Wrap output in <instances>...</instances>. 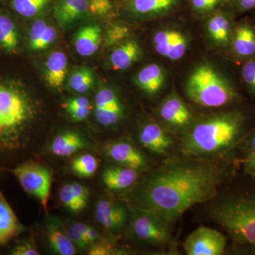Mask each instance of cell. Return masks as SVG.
Here are the masks:
<instances>
[{
    "mask_svg": "<svg viewBox=\"0 0 255 255\" xmlns=\"http://www.w3.org/2000/svg\"><path fill=\"white\" fill-rule=\"evenodd\" d=\"M224 177L219 164L204 159L172 161L144 181L135 208L155 213L171 224L193 206L214 198Z\"/></svg>",
    "mask_w": 255,
    "mask_h": 255,
    "instance_id": "6da1fadb",
    "label": "cell"
},
{
    "mask_svg": "<svg viewBox=\"0 0 255 255\" xmlns=\"http://www.w3.org/2000/svg\"><path fill=\"white\" fill-rule=\"evenodd\" d=\"M38 103L26 89L0 82V159L15 158L31 145Z\"/></svg>",
    "mask_w": 255,
    "mask_h": 255,
    "instance_id": "7a4b0ae2",
    "label": "cell"
},
{
    "mask_svg": "<svg viewBox=\"0 0 255 255\" xmlns=\"http://www.w3.org/2000/svg\"><path fill=\"white\" fill-rule=\"evenodd\" d=\"M244 119L238 112L214 116L196 124L183 138L184 155L206 159L223 153L241 135Z\"/></svg>",
    "mask_w": 255,
    "mask_h": 255,
    "instance_id": "3957f363",
    "label": "cell"
},
{
    "mask_svg": "<svg viewBox=\"0 0 255 255\" xmlns=\"http://www.w3.org/2000/svg\"><path fill=\"white\" fill-rule=\"evenodd\" d=\"M210 216L236 244L255 253V191L223 198Z\"/></svg>",
    "mask_w": 255,
    "mask_h": 255,
    "instance_id": "277c9868",
    "label": "cell"
},
{
    "mask_svg": "<svg viewBox=\"0 0 255 255\" xmlns=\"http://www.w3.org/2000/svg\"><path fill=\"white\" fill-rule=\"evenodd\" d=\"M185 92L189 100L201 107L215 108L228 105L236 97L228 80L212 67H196L188 78Z\"/></svg>",
    "mask_w": 255,
    "mask_h": 255,
    "instance_id": "5b68a950",
    "label": "cell"
},
{
    "mask_svg": "<svg viewBox=\"0 0 255 255\" xmlns=\"http://www.w3.org/2000/svg\"><path fill=\"white\" fill-rule=\"evenodd\" d=\"M10 171L23 191L36 197L47 212L52 185L50 169L38 162L27 161L18 164Z\"/></svg>",
    "mask_w": 255,
    "mask_h": 255,
    "instance_id": "8992f818",
    "label": "cell"
},
{
    "mask_svg": "<svg viewBox=\"0 0 255 255\" xmlns=\"http://www.w3.org/2000/svg\"><path fill=\"white\" fill-rule=\"evenodd\" d=\"M132 236L137 241L151 245L161 246L169 241V224L155 213L135 209L130 223Z\"/></svg>",
    "mask_w": 255,
    "mask_h": 255,
    "instance_id": "52a82bcc",
    "label": "cell"
},
{
    "mask_svg": "<svg viewBox=\"0 0 255 255\" xmlns=\"http://www.w3.org/2000/svg\"><path fill=\"white\" fill-rule=\"evenodd\" d=\"M226 241L219 231L203 226L191 233L183 246L188 255H221L226 250Z\"/></svg>",
    "mask_w": 255,
    "mask_h": 255,
    "instance_id": "ba28073f",
    "label": "cell"
},
{
    "mask_svg": "<svg viewBox=\"0 0 255 255\" xmlns=\"http://www.w3.org/2000/svg\"><path fill=\"white\" fill-rule=\"evenodd\" d=\"M95 219L109 232L122 231L128 219L127 210L123 206L107 199H100L95 208Z\"/></svg>",
    "mask_w": 255,
    "mask_h": 255,
    "instance_id": "9c48e42d",
    "label": "cell"
},
{
    "mask_svg": "<svg viewBox=\"0 0 255 255\" xmlns=\"http://www.w3.org/2000/svg\"><path fill=\"white\" fill-rule=\"evenodd\" d=\"M153 40L156 51L169 60L180 59L187 50V37L176 30L159 31L155 33Z\"/></svg>",
    "mask_w": 255,
    "mask_h": 255,
    "instance_id": "30bf717a",
    "label": "cell"
},
{
    "mask_svg": "<svg viewBox=\"0 0 255 255\" xmlns=\"http://www.w3.org/2000/svg\"><path fill=\"white\" fill-rule=\"evenodd\" d=\"M107 155L119 165L130 167L136 170L145 168L147 162L141 152L129 142H112L107 149Z\"/></svg>",
    "mask_w": 255,
    "mask_h": 255,
    "instance_id": "8fae6325",
    "label": "cell"
},
{
    "mask_svg": "<svg viewBox=\"0 0 255 255\" xmlns=\"http://www.w3.org/2000/svg\"><path fill=\"white\" fill-rule=\"evenodd\" d=\"M161 118L172 127L184 128L189 125L191 114L187 106L177 95H169L159 109Z\"/></svg>",
    "mask_w": 255,
    "mask_h": 255,
    "instance_id": "7c38bea8",
    "label": "cell"
},
{
    "mask_svg": "<svg viewBox=\"0 0 255 255\" xmlns=\"http://www.w3.org/2000/svg\"><path fill=\"white\" fill-rule=\"evenodd\" d=\"M88 0H58L53 15L60 27H68L83 18L88 12Z\"/></svg>",
    "mask_w": 255,
    "mask_h": 255,
    "instance_id": "4fadbf2b",
    "label": "cell"
},
{
    "mask_svg": "<svg viewBox=\"0 0 255 255\" xmlns=\"http://www.w3.org/2000/svg\"><path fill=\"white\" fill-rule=\"evenodd\" d=\"M139 140L145 148L157 154H164L172 145L170 136L158 124H147L139 132Z\"/></svg>",
    "mask_w": 255,
    "mask_h": 255,
    "instance_id": "5bb4252c",
    "label": "cell"
},
{
    "mask_svg": "<svg viewBox=\"0 0 255 255\" xmlns=\"http://www.w3.org/2000/svg\"><path fill=\"white\" fill-rule=\"evenodd\" d=\"M24 231L11 206L0 191V247Z\"/></svg>",
    "mask_w": 255,
    "mask_h": 255,
    "instance_id": "9a60e30c",
    "label": "cell"
},
{
    "mask_svg": "<svg viewBox=\"0 0 255 255\" xmlns=\"http://www.w3.org/2000/svg\"><path fill=\"white\" fill-rule=\"evenodd\" d=\"M138 177L135 169L124 166H110L104 170L102 181L106 187L112 191L124 190L132 186Z\"/></svg>",
    "mask_w": 255,
    "mask_h": 255,
    "instance_id": "2e32d148",
    "label": "cell"
},
{
    "mask_svg": "<svg viewBox=\"0 0 255 255\" xmlns=\"http://www.w3.org/2000/svg\"><path fill=\"white\" fill-rule=\"evenodd\" d=\"M102 43V29L97 24L82 26L75 36V48L77 53L82 56L95 54Z\"/></svg>",
    "mask_w": 255,
    "mask_h": 255,
    "instance_id": "e0dca14e",
    "label": "cell"
},
{
    "mask_svg": "<svg viewBox=\"0 0 255 255\" xmlns=\"http://www.w3.org/2000/svg\"><path fill=\"white\" fill-rule=\"evenodd\" d=\"M68 73V58L61 51H54L48 56L45 68V79L50 88L60 90Z\"/></svg>",
    "mask_w": 255,
    "mask_h": 255,
    "instance_id": "ac0fdd59",
    "label": "cell"
},
{
    "mask_svg": "<svg viewBox=\"0 0 255 255\" xmlns=\"http://www.w3.org/2000/svg\"><path fill=\"white\" fill-rule=\"evenodd\" d=\"M85 145L83 137L78 132L66 130L60 132L53 138L50 150L53 155L67 157L76 153Z\"/></svg>",
    "mask_w": 255,
    "mask_h": 255,
    "instance_id": "d6986e66",
    "label": "cell"
},
{
    "mask_svg": "<svg viewBox=\"0 0 255 255\" xmlns=\"http://www.w3.org/2000/svg\"><path fill=\"white\" fill-rule=\"evenodd\" d=\"M141 49L133 40L124 42L112 52L110 64L114 70H124L140 59Z\"/></svg>",
    "mask_w": 255,
    "mask_h": 255,
    "instance_id": "ffe728a7",
    "label": "cell"
},
{
    "mask_svg": "<svg viewBox=\"0 0 255 255\" xmlns=\"http://www.w3.org/2000/svg\"><path fill=\"white\" fill-rule=\"evenodd\" d=\"M165 75L158 65L150 64L137 73L135 83L139 88L148 95H155L160 91L164 83Z\"/></svg>",
    "mask_w": 255,
    "mask_h": 255,
    "instance_id": "44dd1931",
    "label": "cell"
},
{
    "mask_svg": "<svg viewBox=\"0 0 255 255\" xmlns=\"http://www.w3.org/2000/svg\"><path fill=\"white\" fill-rule=\"evenodd\" d=\"M235 53L242 58H249L255 54V30L248 23L236 28L233 38Z\"/></svg>",
    "mask_w": 255,
    "mask_h": 255,
    "instance_id": "7402d4cb",
    "label": "cell"
},
{
    "mask_svg": "<svg viewBox=\"0 0 255 255\" xmlns=\"http://www.w3.org/2000/svg\"><path fill=\"white\" fill-rule=\"evenodd\" d=\"M47 237L50 248L56 254L74 255L76 253V246L69 239L62 227L56 223H50L47 227Z\"/></svg>",
    "mask_w": 255,
    "mask_h": 255,
    "instance_id": "603a6c76",
    "label": "cell"
},
{
    "mask_svg": "<svg viewBox=\"0 0 255 255\" xmlns=\"http://www.w3.org/2000/svg\"><path fill=\"white\" fill-rule=\"evenodd\" d=\"M210 36L219 44L226 45L231 41V23L223 14H217L209 20L207 25Z\"/></svg>",
    "mask_w": 255,
    "mask_h": 255,
    "instance_id": "cb8c5ba5",
    "label": "cell"
},
{
    "mask_svg": "<svg viewBox=\"0 0 255 255\" xmlns=\"http://www.w3.org/2000/svg\"><path fill=\"white\" fill-rule=\"evenodd\" d=\"M18 43V33L12 20L0 16V46L8 53H14Z\"/></svg>",
    "mask_w": 255,
    "mask_h": 255,
    "instance_id": "d4e9b609",
    "label": "cell"
},
{
    "mask_svg": "<svg viewBox=\"0 0 255 255\" xmlns=\"http://www.w3.org/2000/svg\"><path fill=\"white\" fill-rule=\"evenodd\" d=\"M95 78L88 68H80L74 70L68 79L70 90L79 94L86 93L93 87Z\"/></svg>",
    "mask_w": 255,
    "mask_h": 255,
    "instance_id": "484cf974",
    "label": "cell"
},
{
    "mask_svg": "<svg viewBox=\"0 0 255 255\" xmlns=\"http://www.w3.org/2000/svg\"><path fill=\"white\" fill-rule=\"evenodd\" d=\"M178 0H132V8L141 14H153L164 12L173 7Z\"/></svg>",
    "mask_w": 255,
    "mask_h": 255,
    "instance_id": "4316f807",
    "label": "cell"
},
{
    "mask_svg": "<svg viewBox=\"0 0 255 255\" xmlns=\"http://www.w3.org/2000/svg\"><path fill=\"white\" fill-rule=\"evenodd\" d=\"M98 166V160L95 156L85 154L74 159L71 169L74 173L80 177H90L97 172Z\"/></svg>",
    "mask_w": 255,
    "mask_h": 255,
    "instance_id": "83f0119b",
    "label": "cell"
},
{
    "mask_svg": "<svg viewBox=\"0 0 255 255\" xmlns=\"http://www.w3.org/2000/svg\"><path fill=\"white\" fill-rule=\"evenodd\" d=\"M51 0H13L12 6L18 14L33 17L39 14Z\"/></svg>",
    "mask_w": 255,
    "mask_h": 255,
    "instance_id": "f1b7e54d",
    "label": "cell"
},
{
    "mask_svg": "<svg viewBox=\"0 0 255 255\" xmlns=\"http://www.w3.org/2000/svg\"><path fill=\"white\" fill-rule=\"evenodd\" d=\"M124 114L123 107L95 108V115L101 125L110 127L115 125L122 119Z\"/></svg>",
    "mask_w": 255,
    "mask_h": 255,
    "instance_id": "f546056e",
    "label": "cell"
},
{
    "mask_svg": "<svg viewBox=\"0 0 255 255\" xmlns=\"http://www.w3.org/2000/svg\"><path fill=\"white\" fill-rule=\"evenodd\" d=\"M95 108L122 107L118 96L110 88L101 89L95 97Z\"/></svg>",
    "mask_w": 255,
    "mask_h": 255,
    "instance_id": "4dcf8cb0",
    "label": "cell"
},
{
    "mask_svg": "<svg viewBox=\"0 0 255 255\" xmlns=\"http://www.w3.org/2000/svg\"><path fill=\"white\" fill-rule=\"evenodd\" d=\"M60 200L65 207L69 211L73 213H79L83 210L77 199L76 196L74 194L71 184H66L60 189L59 193Z\"/></svg>",
    "mask_w": 255,
    "mask_h": 255,
    "instance_id": "1f68e13d",
    "label": "cell"
},
{
    "mask_svg": "<svg viewBox=\"0 0 255 255\" xmlns=\"http://www.w3.org/2000/svg\"><path fill=\"white\" fill-rule=\"evenodd\" d=\"M129 30L124 25L115 24L107 30L105 36V46L111 47L119 44L128 36Z\"/></svg>",
    "mask_w": 255,
    "mask_h": 255,
    "instance_id": "d6a6232c",
    "label": "cell"
},
{
    "mask_svg": "<svg viewBox=\"0 0 255 255\" xmlns=\"http://www.w3.org/2000/svg\"><path fill=\"white\" fill-rule=\"evenodd\" d=\"M242 78L250 90L255 95V59L248 60L242 68Z\"/></svg>",
    "mask_w": 255,
    "mask_h": 255,
    "instance_id": "836d02e7",
    "label": "cell"
},
{
    "mask_svg": "<svg viewBox=\"0 0 255 255\" xmlns=\"http://www.w3.org/2000/svg\"><path fill=\"white\" fill-rule=\"evenodd\" d=\"M75 229L78 230L79 232L81 233L82 236L86 238L87 241L90 243V244H94L97 242L103 241L104 239L100 236V233L97 232V230L95 228L85 224V223L76 222L72 224Z\"/></svg>",
    "mask_w": 255,
    "mask_h": 255,
    "instance_id": "e575fe53",
    "label": "cell"
},
{
    "mask_svg": "<svg viewBox=\"0 0 255 255\" xmlns=\"http://www.w3.org/2000/svg\"><path fill=\"white\" fill-rule=\"evenodd\" d=\"M88 12L94 16H104L112 9L110 0H88Z\"/></svg>",
    "mask_w": 255,
    "mask_h": 255,
    "instance_id": "d590c367",
    "label": "cell"
},
{
    "mask_svg": "<svg viewBox=\"0 0 255 255\" xmlns=\"http://www.w3.org/2000/svg\"><path fill=\"white\" fill-rule=\"evenodd\" d=\"M47 26L48 24L46 21L42 19L36 20L32 24L30 28L29 37H28V44L31 50H33V47L36 46L37 42L39 41Z\"/></svg>",
    "mask_w": 255,
    "mask_h": 255,
    "instance_id": "8d00e7d4",
    "label": "cell"
},
{
    "mask_svg": "<svg viewBox=\"0 0 255 255\" xmlns=\"http://www.w3.org/2000/svg\"><path fill=\"white\" fill-rule=\"evenodd\" d=\"M64 232L67 235L69 239L73 242L75 246L79 247L81 249L90 248L91 245L90 244L86 238L79 232L78 230L75 229L72 225L69 226H63Z\"/></svg>",
    "mask_w": 255,
    "mask_h": 255,
    "instance_id": "74e56055",
    "label": "cell"
},
{
    "mask_svg": "<svg viewBox=\"0 0 255 255\" xmlns=\"http://www.w3.org/2000/svg\"><path fill=\"white\" fill-rule=\"evenodd\" d=\"M58 33L53 26H48L44 33L42 35L39 41L37 42L36 46L33 47L32 50H42L46 49L53 43L57 38Z\"/></svg>",
    "mask_w": 255,
    "mask_h": 255,
    "instance_id": "f35d334b",
    "label": "cell"
},
{
    "mask_svg": "<svg viewBox=\"0 0 255 255\" xmlns=\"http://www.w3.org/2000/svg\"><path fill=\"white\" fill-rule=\"evenodd\" d=\"M13 255H38L36 246L31 241H21L18 242L11 251Z\"/></svg>",
    "mask_w": 255,
    "mask_h": 255,
    "instance_id": "ab89813d",
    "label": "cell"
},
{
    "mask_svg": "<svg viewBox=\"0 0 255 255\" xmlns=\"http://www.w3.org/2000/svg\"><path fill=\"white\" fill-rule=\"evenodd\" d=\"M113 246L107 241H100L94 243L89 248L88 254L90 255H110L115 254Z\"/></svg>",
    "mask_w": 255,
    "mask_h": 255,
    "instance_id": "60d3db41",
    "label": "cell"
},
{
    "mask_svg": "<svg viewBox=\"0 0 255 255\" xmlns=\"http://www.w3.org/2000/svg\"><path fill=\"white\" fill-rule=\"evenodd\" d=\"M70 184H71L74 194L76 196L80 205L82 206L83 209H85L87 205V203H88L89 196H90L88 189L80 183L73 182Z\"/></svg>",
    "mask_w": 255,
    "mask_h": 255,
    "instance_id": "b9f144b4",
    "label": "cell"
},
{
    "mask_svg": "<svg viewBox=\"0 0 255 255\" xmlns=\"http://www.w3.org/2000/svg\"><path fill=\"white\" fill-rule=\"evenodd\" d=\"M221 0H191L194 9L199 11H208L214 9Z\"/></svg>",
    "mask_w": 255,
    "mask_h": 255,
    "instance_id": "7bdbcfd3",
    "label": "cell"
},
{
    "mask_svg": "<svg viewBox=\"0 0 255 255\" xmlns=\"http://www.w3.org/2000/svg\"><path fill=\"white\" fill-rule=\"evenodd\" d=\"M92 110V107L90 105L88 107H81V108L73 109V110L66 111V112L72 120L79 122L85 120L90 115Z\"/></svg>",
    "mask_w": 255,
    "mask_h": 255,
    "instance_id": "ee69618b",
    "label": "cell"
},
{
    "mask_svg": "<svg viewBox=\"0 0 255 255\" xmlns=\"http://www.w3.org/2000/svg\"><path fill=\"white\" fill-rule=\"evenodd\" d=\"M88 99L85 97H77L69 99L63 105L64 110L68 111L73 109L81 108V107L90 106Z\"/></svg>",
    "mask_w": 255,
    "mask_h": 255,
    "instance_id": "f6af8a7d",
    "label": "cell"
},
{
    "mask_svg": "<svg viewBox=\"0 0 255 255\" xmlns=\"http://www.w3.org/2000/svg\"><path fill=\"white\" fill-rule=\"evenodd\" d=\"M236 1L240 11H246L255 8V0H236Z\"/></svg>",
    "mask_w": 255,
    "mask_h": 255,
    "instance_id": "bcb514c9",
    "label": "cell"
},
{
    "mask_svg": "<svg viewBox=\"0 0 255 255\" xmlns=\"http://www.w3.org/2000/svg\"><path fill=\"white\" fill-rule=\"evenodd\" d=\"M246 166L248 169L252 172L255 174V153L250 151L249 155L246 159Z\"/></svg>",
    "mask_w": 255,
    "mask_h": 255,
    "instance_id": "7dc6e473",
    "label": "cell"
},
{
    "mask_svg": "<svg viewBox=\"0 0 255 255\" xmlns=\"http://www.w3.org/2000/svg\"><path fill=\"white\" fill-rule=\"evenodd\" d=\"M251 151L255 153V133L252 137L251 140Z\"/></svg>",
    "mask_w": 255,
    "mask_h": 255,
    "instance_id": "c3c4849f",
    "label": "cell"
}]
</instances>
